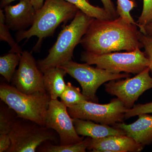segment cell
<instances>
[{"instance_id":"6da1fadb","label":"cell","mask_w":152,"mask_h":152,"mask_svg":"<svg viewBox=\"0 0 152 152\" xmlns=\"http://www.w3.org/2000/svg\"><path fill=\"white\" fill-rule=\"evenodd\" d=\"M136 25L118 17L113 20L94 18L80 44L86 51L101 55L142 48V33Z\"/></svg>"},{"instance_id":"7a4b0ae2","label":"cell","mask_w":152,"mask_h":152,"mask_svg":"<svg viewBox=\"0 0 152 152\" xmlns=\"http://www.w3.org/2000/svg\"><path fill=\"white\" fill-rule=\"evenodd\" d=\"M79 9L65 0H45L42 7L36 11L32 26L29 29L18 32L16 39L18 43L34 36L38 38L34 50L39 51L45 38L53 35L61 23L73 19Z\"/></svg>"},{"instance_id":"3957f363","label":"cell","mask_w":152,"mask_h":152,"mask_svg":"<svg viewBox=\"0 0 152 152\" xmlns=\"http://www.w3.org/2000/svg\"><path fill=\"white\" fill-rule=\"evenodd\" d=\"M94 18L79 10L69 25L59 34L48 56L38 60V67L42 73L50 68L60 67L72 61L75 48L80 43Z\"/></svg>"},{"instance_id":"277c9868","label":"cell","mask_w":152,"mask_h":152,"mask_svg":"<svg viewBox=\"0 0 152 152\" xmlns=\"http://www.w3.org/2000/svg\"><path fill=\"white\" fill-rule=\"evenodd\" d=\"M0 98L16 113L18 118L45 126L49 104L51 100L47 91L26 94L13 86L1 83Z\"/></svg>"},{"instance_id":"5b68a950","label":"cell","mask_w":152,"mask_h":152,"mask_svg":"<svg viewBox=\"0 0 152 152\" xmlns=\"http://www.w3.org/2000/svg\"><path fill=\"white\" fill-rule=\"evenodd\" d=\"M137 48L132 51L113 52L98 55L87 51L81 55V61L113 73L121 72L134 75L140 73L148 68L149 60L145 52Z\"/></svg>"},{"instance_id":"8992f818","label":"cell","mask_w":152,"mask_h":152,"mask_svg":"<svg viewBox=\"0 0 152 152\" xmlns=\"http://www.w3.org/2000/svg\"><path fill=\"white\" fill-rule=\"evenodd\" d=\"M11 145L7 152H35L44 142L59 144L56 132L37 123L18 118L8 134Z\"/></svg>"},{"instance_id":"52a82bcc","label":"cell","mask_w":152,"mask_h":152,"mask_svg":"<svg viewBox=\"0 0 152 152\" xmlns=\"http://www.w3.org/2000/svg\"><path fill=\"white\" fill-rule=\"evenodd\" d=\"M87 63L79 64L73 61L68 62L60 67L62 68L71 77L78 82L82 93L94 102H99L97 91L106 82L113 80L129 77V74H115L98 67H94Z\"/></svg>"},{"instance_id":"ba28073f","label":"cell","mask_w":152,"mask_h":152,"mask_svg":"<svg viewBox=\"0 0 152 152\" xmlns=\"http://www.w3.org/2000/svg\"><path fill=\"white\" fill-rule=\"evenodd\" d=\"M127 110L117 98L104 104L87 101L67 108L73 118L88 120L113 126L117 123L124 122Z\"/></svg>"},{"instance_id":"9c48e42d","label":"cell","mask_w":152,"mask_h":152,"mask_svg":"<svg viewBox=\"0 0 152 152\" xmlns=\"http://www.w3.org/2000/svg\"><path fill=\"white\" fill-rule=\"evenodd\" d=\"M148 67L134 77L110 81L105 85V90L109 94L117 96L129 110L134 107L141 95L152 88V77Z\"/></svg>"},{"instance_id":"30bf717a","label":"cell","mask_w":152,"mask_h":152,"mask_svg":"<svg viewBox=\"0 0 152 152\" xmlns=\"http://www.w3.org/2000/svg\"><path fill=\"white\" fill-rule=\"evenodd\" d=\"M45 126L56 132L59 137V145L75 143L84 139L77 134L67 107L58 99H51L49 103Z\"/></svg>"},{"instance_id":"8fae6325","label":"cell","mask_w":152,"mask_h":152,"mask_svg":"<svg viewBox=\"0 0 152 152\" xmlns=\"http://www.w3.org/2000/svg\"><path fill=\"white\" fill-rule=\"evenodd\" d=\"M11 83L12 86L26 94L46 91L43 73L38 67L37 62L31 53L28 51L22 52L19 67L15 72Z\"/></svg>"},{"instance_id":"7c38bea8","label":"cell","mask_w":152,"mask_h":152,"mask_svg":"<svg viewBox=\"0 0 152 152\" xmlns=\"http://www.w3.org/2000/svg\"><path fill=\"white\" fill-rule=\"evenodd\" d=\"M5 23L10 30L15 31H25L32 26L36 10L31 1L20 0L15 5L4 8Z\"/></svg>"},{"instance_id":"4fadbf2b","label":"cell","mask_w":152,"mask_h":152,"mask_svg":"<svg viewBox=\"0 0 152 152\" xmlns=\"http://www.w3.org/2000/svg\"><path fill=\"white\" fill-rule=\"evenodd\" d=\"M144 148L132 138L124 135L92 138L88 150L94 152H139Z\"/></svg>"},{"instance_id":"5bb4252c","label":"cell","mask_w":152,"mask_h":152,"mask_svg":"<svg viewBox=\"0 0 152 152\" xmlns=\"http://www.w3.org/2000/svg\"><path fill=\"white\" fill-rule=\"evenodd\" d=\"M138 116V119L132 124L119 122L113 126L122 130L126 135L145 147L152 144V115L142 114Z\"/></svg>"},{"instance_id":"9a60e30c","label":"cell","mask_w":152,"mask_h":152,"mask_svg":"<svg viewBox=\"0 0 152 152\" xmlns=\"http://www.w3.org/2000/svg\"><path fill=\"white\" fill-rule=\"evenodd\" d=\"M73 121L76 132L79 136L100 138L110 136L126 135L122 130L113 126L81 119L73 118Z\"/></svg>"},{"instance_id":"2e32d148","label":"cell","mask_w":152,"mask_h":152,"mask_svg":"<svg viewBox=\"0 0 152 152\" xmlns=\"http://www.w3.org/2000/svg\"><path fill=\"white\" fill-rule=\"evenodd\" d=\"M66 71L60 67L50 68L43 73L44 83L46 91L51 99L60 98L66 88L64 77Z\"/></svg>"},{"instance_id":"e0dca14e","label":"cell","mask_w":152,"mask_h":152,"mask_svg":"<svg viewBox=\"0 0 152 152\" xmlns=\"http://www.w3.org/2000/svg\"><path fill=\"white\" fill-rule=\"evenodd\" d=\"M91 138L86 137L81 141L68 145L55 144L50 141L44 142L38 147L37 152H85L90 145Z\"/></svg>"},{"instance_id":"ac0fdd59","label":"cell","mask_w":152,"mask_h":152,"mask_svg":"<svg viewBox=\"0 0 152 152\" xmlns=\"http://www.w3.org/2000/svg\"><path fill=\"white\" fill-rule=\"evenodd\" d=\"M21 58V53L10 52L0 57V74L9 83H11Z\"/></svg>"},{"instance_id":"d6986e66","label":"cell","mask_w":152,"mask_h":152,"mask_svg":"<svg viewBox=\"0 0 152 152\" xmlns=\"http://www.w3.org/2000/svg\"><path fill=\"white\" fill-rule=\"evenodd\" d=\"M75 6L87 15L94 18L102 20H113V18L103 8L95 7L87 0H65Z\"/></svg>"},{"instance_id":"ffe728a7","label":"cell","mask_w":152,"mask_h":152,"mask_svg":"<svg viewBox=\"0 0 152 152\" xmlns=\"http://www.w3.org/2000/svg\"><path fill=\"white\" fill-rule=\"evenodd\" d=\"M60 98L61 102L67 108L82 103L85 101H90L88 98L81 92V90L78 87L73 86L70 82L66 84L65 89Z\"/></svg>"},{"instance_id":"44dd1931","label":"cell","mask_w":152,"mask_h":152,"mask_svg":"<svg viewBox=\"0 0 152 152\" xmlns=\"http://www.w3.org/2000/svg\"><path fill=\"white\" fill-rule=\"evenodd\" d=\"M18 118L16 113L5 103L0 102V134H9Z\"/></svg>"},{"instance_id":"7402d4cb","label":"cell","mask_w":152,"mask_h":152,"mask_svg":"<svg viewBox=\"0 0 152 152\" xmlns=\"http://www.w3.org/2000/svg\"><path fill=\"white\" fill-rule=\"evenodd\" d=\"M10 28L5 23V18L3 10H0V39L4 41L9 44L11 48L10 53H22L23 50L18 43L11 36Z\"/></svg>"},{"instance_id":"603a6c76","label":"cell","mask_w":152,"mask_h":152,"mask_svg":"<svg viewBox=\"0 0 152 152\" xmlns=\"http://www.w3.org/2000/svg\"><path fill=\"white\" fill-rule=\"evenodd\" d=\"M136 6L135 2L133 0H117V13L126 22L137 26L130 14L131 11Z\"/></svg>"},{"instance_id":"cb8c5ba5","label":"cell","mask_w":152,"mask_h":152,"mask_svg":"<svg viewBox=\"0 0 152 152\" xmlns=\"http://www.w3.org/2000/svg\"><path fill=\"white\" fill-rule=\"evenodd\" d=\"M152 21V0H143L142 11L137 22L142 33L144 27Z\"/></svg>"},{"instance_id":"d4e9b609","label":"cell","mask_w":152,"mask_h":152,"mask_svg":"<svg viewBox=\"0 0 152 152\" xmlns=\"http://www.w3.org/2000/svg\"><path fill=\"white\" fill-rule=\"evenodd\" d=\"M148 113H152V102L145 104H134L132 108L127 110L125 114V119H127L140 114Z\"/></svg>"},{"instance_id":"484cf974","label":"cell","mask_w":152,"mask_h":152,"mask_svg":"<svg viewBox=\"0 0 152 152\" xmlns=\"http://www.w3.org/2000/svg\"><path fill=\"white\" fill-rule=\"evenodd\" d=\"M140 41L145 50L147 57L149 60L150 65L149 66L150 72L152 73V36L146 35L142 34Z\"/></svg>"},{"instance_id":"4316f807","label":"cell","mask_w":152,"mask_h":152,"mask_svg":"<svg viewBox=\"0 0 152 152\" xmlns=\"http://www.w3.org/2000/svg\"><path fill=\"white\" fill-rule=\"evenodd\" d=\"M104 6V8L106 12L112 17L113 19L118 18L117 13V10L115 7L113 3L111 0H101Z\"/></svg>"},{"instance_id":"83f0119b","label":"cell","mask_w":152,"mask_h":152,"mask_svg":"<svg viewBox=\"0 0 152 152\" xmlns=\"http://www.w3.org/2000/svg\"><path fill=\"white\" fill-rule=\"evenodd\" d=\"M11 145V139L8 134H0V152H7Z\"/></svg>"},{"instance_id":"f1b7e54d","label":"cell","mask_w":152,"mask_h":152,"mask_svg":"<svg viewBox=\"0 0 152 152\" xmlns=\"http://www.w3.org/2000/svg\"><path fill=\"white\" fill-rule=\"evenodd\" d=\"M141 33L146 35L152 36V21L144 27Z\"/></svg>"},{"instance_id":"f546056e","label":"cell","mask_w":152,"mask_h":152,"mask_svg":"<svg viewBox=\"0 0 152 152\" xmlns=\"http://www.w3.org/2000/svg\"><path fill=\"white\" fill-rule=\"evenodd\" d=\"M44 0H31L32 4L36 11L42 7L44 4Z\"/></svg>"},{"instance_id":"4dcf8cb0","label":"cell","mask_w":152,"mask_h":152,"mask_svg":"<svg viewBox=\"0 0 152 152\" xmlns=\"http://www.w3.org/2000/svg\"><path fill=\"white\" fill-rule=\"evenodd\" d=\"M15 1L16 0H1V8H4L6 6L10 5L11 3ZM26 1H31V0H26Z\"/></svg>"},{"instance_id":"1f68e13d","label":"cell","mask_w":152,"mask_h":152,"mask_svg":"<svg viewBox=\"0 0 152 152\" xmlns=\"http://www.w3.org/2000/svg\"><path fill=\"white\" fill-rule=\"evenodd\" d=\"M89 2V0H87Z\"/></svg>"}]
</instances>
